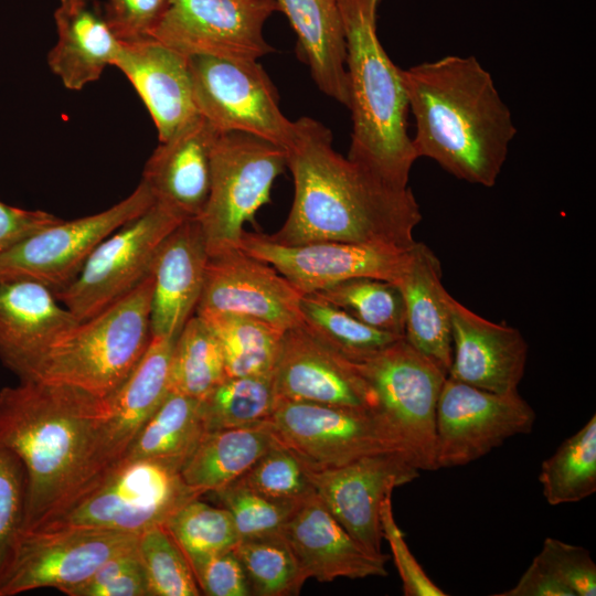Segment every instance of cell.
<instances>
[{
    "label": "cell",
    "instance_id": "cell-1",
    "mask_svg": "<svg viewBox=\"0 0 596 596\" xmlns=\"http://www.w3.org/2000/svg\"><path fill=\"white\" fill-rule=\"evenodd\" d=\"M321 123L301 117L285 148L294 179V201L270 241L283 245L333 241L409 248L422 220L409 189L394 187L332 145Z\"/></svg>",
    "mask_w": 596,
    "mask_h": 596
},
{
    "label": "cell",
    "instance_id": "cell-2",
    "mask_svg": "<svg viewBox=\"0 0 596 596\" xmlns=\"http://www.w3.org/2000/svg\"><path fill=\"white\" fill-rule=\"evenodd\" d=\"M108 400L63 383L20 381L0 391V440L28 475L23 530L67 509L103 476L98 451Z\"/></svg>",
    "mask_w": 596,
    "mask_h": 596
},
{
    "label": "cell",
    "instance_id": "cell-3",
    "mask_svg": "<svg viewBox=\"0 0 596 596\" xmlns=\"http://www.w3.org/2000/svg\"><path fill=\"white\" fill-rule=\"evenodd\" d=\"M417 158L457 179L493 187L517 127L491 74L475 56L447 55L403 70Z\"/></svg>",
    "mask_w": 596,
    "mask_h": 596
},
{
    "label": "cell",
    "instance_id": "cell-4",
    "mask_svg": "<svg viewBox=\"0 0 596 596\" xmlns=\"http://www.w3.org/2000/svg\"><path fill=\"white\" fill-rule=\"evenodd\" d=\"M349 105L352 118L348 158L385 182L407 188L418 159L408 134V96L397 67L376 33L373 0H340Z\"/></svg>",
    "mask_w": 596,
    "mask_h": 596
},
{
    "label": "cell",
    "instance_id": "cell-5",
    "mask_svg": "<svg viewBox=\"0 0 596 596\" xmlns=\"http://www.w3.org/2000/svg\"><path fill=\"white\" fill-rule=\"evenodd\" d=\"M152 277L56 339L24 380L63 383L108 400L151 341Z\"/></svg>",
    "mask_w": 596,
    "mask_h": 596
},
{
    "label": "cell",
    "instance_id": "cell-6",
    "mask_svg": "<svg viewBox=\"0 0 596 596\" xmlns=\"http://www.w3.org/2000/svg\"><path fill=\"white\" fill-rule=\"evenodd\" d=\"M286 167V150L274 142L238 131L219 134L209 196L196 219L209 256L240 248L244 224L270 201L273 184Z\"/></svg>",
    "mask_w": 596,
    "mask_h": 596
},
{
    "label": "cell",
    "instance_id": "cell-7",
    "mask_svg": "<svg viewBox=\"0 0 596 596\" xmlns=\"http://www.w3.org/2000/svg\"><path fill=\"white\" fill-rule=\"evenodd\" d=\"M199 497L180 471L168 465L121 460L60 515L38 528L78 526L141 534L164 525L181 505Z\"/></svg>",
    "mask_w": 596,
    "mask_h": 596
},
{
    "label": "cell",
    "instance_id": "cell-8",
    "mask_svg": "<svg viewBox=\"0 0 596 596\" xmlns=\"http://www.w3.org/2000/svg\"><path fill=\"white\" fill-rule=\"evenodd\" d=\"M419 470H435L436 411L447 373L405 338L353 362Z\"/></svg>",
    "mask_w": 596,
    "mask_h": 596
},
{
    "label": "cell",
    "instance_id": "cell-9",
    "mask_svg": "<svg viewBox=\"0 0 596 596\" xmlns=\"http://www.w3.org/2000/svg\"><path fill=\"white\" fill-rule=\"evenodd\" d=\"M269 424L277 439L312 469L382 453L408 456L397 430L373 408L278 398Z\"/></svg>",
    "mask_w": 596,
    "mask_h": 596
},
{
    "label": "cell",
    "instance_id": "cell-10",
    "mask_svg": "<svg viewBox=\"0 0 596 596\" xmlns=\"http://www.w3.org/2000/svg\"><path fill=\"white\" fill-rule=\"evenodd\" d=\"M138 536L78 526L22 530L0 573V596L44 587L67 595L109 558L134 549Z\"/></svg>",
    "mask_w": 596,
    "mask_h": 596
},
{
    "label": "cell",
    "instance_id": "cell-11",
    "mask_svg": "<svg viewBox=\"0 0 596 596\" xmlns=\"http://www.w3.org/2000/svg\"><path fill=\"white\" fill-rule=\"evenodd\" d=\"M188 64L198 113L219 132L289 145L295 120L283 114L277 91L257 61L192 55Z\"/></svg>",
    "mask_w": 596,
    "mask_h": 596
},
{
    "label": "cell",
    "instance_id": "cell-12",
    "mask_svg": "<svg viewBox=\"0 0 596 596\" xmlns=\"http://www.w3.org/2000/svg\"><path fill=\"white\" fill-rule=\"evenodd\" d=\"M183 217L155 202L146 212L107 236L79 274L56 298L81 322L136 288L149 274L163 240Z\"/></svg>",
    "mask_w": 596,
    "mask_h": 596
},
{
    "label": "cell",
    "instance_id": "cell-13",
    "mask_svg": "<svg viewBox=\"0 0 596 596\" xmlns=\"http://www.w3.org/2000/svg\"><path fill=\"white\" fill-rule=\"evenodd\" d=\"M153 203L141 180L127 198L107 210L72 221L61 219L1 253L0 277H28L56 292L76 278L107 236Z\"/></svg>",
    "mask_w": 596,
    "mask_h": 596
},
{
    "label": "cell",
    "instance_id": "cell-14",
    "mask_svg": "<svg viewBox=\"0 0 596 596\" xmlns=\"http://www.w3.org/2000/svg\"><path fill=\"white\" fill-rule=\"evenodd\" d=\"M276 0H169L151 38L181 55L257 61L274 49L263 29Z\"/></svg>",
    "mask_w": 596,
    "mask_h": 596
},
{
    "label": "cell",
    "instance_id": "cell-15",
    "mask_svg": "<svg viewBox=\"0 0 596 596\" xmlns=\"http://www.w3.org/2000/svg\"><path fill=\"white\" fill-rule=\"evenodd\" d=\"M535 417L518 392L498 394L447 376L436 411L435 470L468 465L531 433Z\"/></svg>",
    "mask_w": 596,
    "mask_h": 596
},
{
    "label": "cell",
    "instance_id": "cell-16",
    "mask_svg": "<svg viewBox=\"0 0 596 596\" xmlns=\"http://www.w3.org/2000/svg\"><path fill=\"white\" fill-rule=\"evenodd\" d=\"M315 493L336 520L369 553L383 555L381 507L394 489L419 476L401 451L365 456L322 469L307 467Z\"/></svg>",
    "mask_w": 596,
    "mask_h": 596
},
{
    "label": "cell",
    "instance_id": "cell-17",
    "mask_svg": "<svg viewBox=\"0 0 596 596\" xmlns=\"http://www.w3.org/2000/svg\"><path fill=\"white\" fill-rule=\"evenodd\" d=\"M240 248L272 265L302 294L355 277L395 284L409 249L333 241L283 245L248 232L243 233Z\"/></svg>",
    "mask_w": 596,
    "mask_h": 596
},
{
    "label": "cell",
    "instance_id": "cell-18",
    "mask_svg": "<svg viewBox=\"0 0 596 596\" xmlns=\"http://www.w3.org/2000/svg\"><path fill=\"white\" fill-rule=\"evenodd\" d=\"M302 295L272 265L234 248L209 256L194 313H236L286 331L304 323Z\"/></svg>",
    "mask_w": 596,
    "mask_h": 596
},
{
    "label": "cell",
    "instance_id": "cell-19",
    "mask_svg": "<svg viewBox=\"0 0 596 596\" xmlns=\"http://www.w3.org/2000/svg\"><path fill=\"white\" fill-rule=\"evenodd\" d=\"M279 400L375 409L366 382L304 323L284 331L273 371Z\"/></svg>",
    "mask_w": 596,
    "mask_h": 596
},
{
    "label": "cell",
    "instance_id": "cell-20",
    "mask_svg": "<svg viewBox=\"0 0 596 596\" xmlns=\"http://www.w3.org/2000/svg\"><path fill=\"white\" fill-rule=\"evenodd\" d=\"M449 310L453 359L447 376L498 394L518 392L528 359L521 332L480 317L453 296Z\"/></svg>",
    "mask_w": 596,
    "mask_h": 596
},
{
    "label": "cell",
    "instance_id": "cell-21",
    "mask_svg": "<svg viewBox=\"0 0 596 596\" xmlns=\"http://www.w3.org/2000/svg\"><path fill=\"white\" fill-rule=\"evenodd\" d=\"M76 323L47 286L28 277H0V360L20 380Z\"/></svg>",
    "mask_w": 596,
    "mask_h": 596
},
{
    "label": "cell",
    "instance_id": "cell-22",
    "mask_svg": "<svg viewBox=\"0 0 596 596\" xmlns=\"http://www.w3.org/2000/svg\"><path fill=\"white\" fill-rule=\"evenodd\" d=\"M209 253L201 224L190 219L160 244L151 264V338H177L194 315Z\"/></svg>",
    "mask_w": 596,
    "mask_h": 596
},
{
    "label": "cell",
    "instance_id": "cell-23",
    "mask_svg": "<svg viewBox=\"0 0 596 596\" xmlns=\"http://www.w3.org/2000/svg\"><path fill=\"white\" fill-rule=\"evenodd\" d=\"M281 533L308 578L328 583L387 575V555L369 553L316 493L297 505Z\"/></svg>",
    "mask_w": 596,
    "mask_h": 596
},
{
    "label": "cell",
    "instance_id": "cell-24",
    "mask_svg": "<svg viewBox=\"0 0 596 596\" xmlns=\"http://www.w3.org/2000/svg\"><path fill=\"white\" fill-rule=\"evenodd\" d=\"M113 66L130 81L151 115L159 141L199 116L188 57L153 38L120 42Z\"/></svg>",
    "mask_w": 596,
    "mask_h": 596
},
{
    "label": "cell",
    "instance_id": "cell-25",
    "mask_svg": "<svg viewBox=\"0 0 596 596\" xmlns=\"http://www.w3.org/2000/svg\"><path fill=\"white\" fill-rule=\"evenodd\" d=\"M219 131L201 115L155 149L142 181L155 202L184 220L198 219L211 184V155Z\"/></svg>",
    "mask_w": 596,
    "mask_h": 596
},
{
    "label": "cell",
    "instance_id": "cell-26",
    "mask_svg": "<svg viewBox=\"0 0 596 596\" xmlns=\"http://www.w3.org/2000/svg\"><path fill=\"white\" fill-rule=\"evenodd\" d=\"M405 308V340L448 373L453 359L450 294L441 283V265L424 243L415 242L394 284Z\"/></svg>",
    "mask_w": 596,
    "mask_h": 596
},
{
    "label": "cell",
    "instance_id": "cell-27",
    "mask_svg": "<svg viewBox=\"0 0 596 596\" xmlns=\"http://www.w3.org/2000/svg\"><path fill=\"white\" fill-rule=\"evenodd\" d=\"M177 338H151L129 376L108 398L110 414L102 430L98 462L104 475L126 455L131 443L163 402Z\"/></svg>",
    "mask_w": 596,
    "mask_h": 596
},
{
    "label": "cell",
    "instance_id": "cell-28",
    "mask_svg": "<svg viewBox=\"0 0 596 596\" xmlns=\"http://www.w3.org/2000/svg\"><path fill=\"white\" fill-rule=\"evenodd\" d=\"M54 20L57 40L49 67L66 88L81 91L113 65L120 42L96 0H60Z\"/></svg>",
    "mask_w": 596,
    "mask_h": 596
},
{
    "label": "cell",
    "instance_id": "cell-29",
    "mask_svg": "<svg viewBox=\"0 0 596 596\" xmlns=\"http://www.w3.org/2000/svg\"><path fill=\"white\" fill-rule=\"evenodd\" d=\"M297 35V51L319 89L348 107L345 35L340 0H276Z\"/></svg>",
    "mask_w": 596,
    "mask_h": 596
},
{
    "label": "cell",
    "instance_id": "cell-30",
    "mask_svg": "<svg viewBox=\"0 0 596 596\" xmlns=\"http://www.w3.org/2000/svg\"><path fill=\"white\" fill-rule=\"evenodd\" d=\"M277 441L269 422L206 432L181 477L201 496L215 492L244 476Z\"/></svg>",
    "mask_w": 596,
    "mask_h": 596
},
{
    "label": "cell",
    "instance_id": "cell-31",
    "mask_svg": "<svg viewBox=\"0 0 596 596\" xmlns=\"http://www.w3.org/2000/svg\"><path fill=\"white\" fill-rule=\"evenodd\" d=\"M206 432L201 400L170 391L121 460H151L181 471Z\"/></svg>",
    "mask_w": 596,
    "mask_h": 596
},
{
    "label": "cell",
    "instance_id": "cell-32",
    "mask_svg": "<svg viewBox=\"0 0 596 596\" xmlns=\"http://www.w3.org/2000/svg\"><path fill=\"white\" fill-rule=\"evenodd\" d=\"M195 315L216 337L227 376L273 374L284 331L258 319L236 313Z\"/></svg>",
    "mask_w": 596,
    "mask_h": 596
},
{
    "label": "cell",
    "instance_id": "cell-33",
    "mask_svg": "<svg viewBox=\"0 0 596 596\" xmlns=\"http://www.w3.org/2000/svg\"><path fill=\"white\" fill-rule=\"evenodd\" d=\"M226 376L216 337L198 315H192L174 341L169 370L170 391L202 400Z\"/></svg>",
    "mask_w": 596,
    "mask_h": 596
},
{
    "label": "cell",
    "instance_id": "cell-34",
    "mask_svg": "<svg viewBox=\"0 0 596 596\" xmlns=\"http://www.w3.org/2000/svg\"><path fill=\"white\" fill-rule=\"evenodd\" d=\"M551 505L578 502L596 491V416L546 458L539 473Z\"/></svg>",
    "mask_w": 596,
    "mask_h": 596
},
{
    "label": "cell",
    "instance_id": "cell-35",
    "mask_svg": "<svg viewBox=\"0 0 596 596\" xmlns=\"http://www.w3.org/2000/svg\"><path fill=\"white\" fill-rule=\"evenodd\" d=\"M273 374L226 376L201 400L206 430L260 425L277 405Z\"/></svg>",
    "mask_w": 596,
    "mask_h": 596
},
{
    "label": "cell",
    "instance_id": "cell-36",
    "mask_svg": "<svg viewBox=\"0 0 596 596\" xmlns=\"http://www.w3.org/2000/svg\"><path fill=\"white\" fill-rule=\"evenodd\" d=\"M300 310L304 324L351 362H361L404 338L370 327L315 294L302 295Z\"/></svg>",
    "mask_w": 596,
    "mask_h": 596
},
{
    "label": "cell",
    "instance_id": "cell-37",
    "mask_svg": "<svg viewBox=\"0 0 596 596\" xmlns=\"http://www.w3.org/2000/svg\"><path fill=\"white\" fill-rule=\"evenodd\" d=\"M233 550L252 595H298L308 579L283 533L240 540Z\"/></svg>",
    "mask_w": 596,
    "mask_h": 596
},
{
    "label": "cell",
    "instance_id": "cell-38",
    "mask_svg": "<svg viewBox=\"0 0 596 596\" xmlns=\"http://www.w3.org/2000/svg\"><path fill=\"white\" fill-rule=\"evenodd\" d=\"M312 294L370 327L404 337V301L400 289L393 283L372 277H355Z\"/></svg>",
    "mask_w": 596,
    "mask_h": 596
},
{
    "label": "cell",
    "instance_id": "cell-39",
    "mask_svg": "<svg viewBox=\"0 0 596 596\" xmlns=\"http://www.w3.org/2000/svg\"><path fill=\"white\" fill-rule=\"evenodd\" d=\"M191 567L206 557L233 549L240 541L230 512L194 498L164 524Z\"/></svg>",
    "mask_w": 596,
    "mask_h": 596
},
{
    "label": "cell",
    "instance_id": "cell-40",
    "mask_svg": "<svg viewBox=\"0 0 596 596\" xmlns=\"http://www.w3.org/2000/svg\"><path fill=\"white\" fill-rule=\"evenodd\" d=\"M137 552L150 596L201 595L187 556L164 525L153 526L139 534Z\"/></svg>",
    "mask_w": 596,
    "mask_h": 596
},
{
    "label": "cell",
    "instance_id": "cell-41",
    "mask_svg": "<svg viewBox=\"0 0 596 596\" xmlns=\"http://www.w3.org/2000/svg\"><path fill=\"white\" fill-rule=\"evenodd\" d=\"M270 499L300 503L315 493L307 466L279 440L237 479Z\"/></svg>",
    "mask_w": 596,
    "mask_h": 596
},
{
    "label": "cell",
    "instance_id": "cell-42",
    "mask_svg": "<svg viewBox=\"0 0 596 596\" xmlns=\"http://www.w3.org/2000/svg\"><path fill=\"white\" fill-rule=\"evenodd\" d=\"M213 493L230 512L240 540L281 533L299 504L270 499L238 480Z\"/></svg>",
    "mask_w": 596,
    "mask_h": 596
},
{
    "label": "cell",
    "instance_id": "cell-43",
    "mask_svg": "<svg viewBox=\"0 0 596 596\" xmlns=\"http://www.w3.org/2000/svg\"><path fill=\"white\" fill-rule=\"evenodd\" d=\"M28 475L19 456L0 440V573L24 528Z\"/></svg>",
    "mask_w": 596,
    "mask_h": 596
},
{
    "label": "cell",
    "instance_id": "cell-44",
    "mask_svg": "<svg viewBox=\"0 0 596 596\" xmlns=\"http://www.w3.org/2000/svg\"><path fill=\"white\" fill-rule=\"evenodd\" d=\"M68 596H150L137 545L105 562Z\"/></svg>",
    "mask_w": 596,
    "mask_h": 596
},
{
    "label": "cell",
    "instance_id": "cell-45",
    "mask_svg": "<svg viewBox=\"0 0 596 596\" xmlns=\"http://www.w3.org/2000/svg\"><path fill=\"white\" fill-rule=\"evenodd\" d=\"M536 556L574 596L596 595V564L586 549L546 538Z\"/></svg>",
    "mask_w": 596,
    "mask_h": 596
},
{
    "label": "cell",
    "instance_id": "cell-46",
    "mask_svg": "<svg viewBox=\"0 0 596 596\" xmlns=\"http://www.w3.org/2000/svg\"><path fill=\"white\" fill-rule=\"evenodd\" d=\"M380 518L383 539H386L391 546L394 563L402 581L404 595L445 596L446 593L427 576L409 551L403 532L394 519L392 494L387 496L383 501Z\"/></svg>",
    "mask_w": 596,
    "mask_h": 596
},
{
    "label": "cell",
    "instance_id": "cell-47",
    "mask_svg": "<svg viewBox=\"0 0 596 596\" xmlns=\"http://www.w3.org/2000/svg\"><path fill=\"white\" fill-rule=\"evenodd\" d=\"M169 0H107L106 21L119 42L129 43L151 38Z\"/></svg>",
    "mask_w": 596,
    "mask_h": 596
},
{
    "label": "cell",
    "instance_id": "cell-48",
    "mask_svg": "<svg viewBox=\"0 0 596 596\" xmlns=\"http://www.w3.org/2000/svg\"><path fill=\"white\" fill-rule=\"evenodd\" d=\"M201 594L207 596H248L244 568L233 549L213 554L192 566Z\"/></svg>",
    "mask_w": 596,
    "mask_h": 596
},
{
    "label": "cell",
    "instance_id": "cell-49",
    "mask_svg": "<svg viewBox=\"0 0 596 596\" xmlns=\"http://www.w3.org/2000/svg\"><path fill=\"white\" fill-rule=\"evenodd\" d=\"M61 219L41 210H25L0 201V254Z\"/></svg>",
    "mask_w": 596,
    "mask_h": 596
},
{
    "label": "cell",
    "instance_id": "cell-50",
    "mask_svg": "<svg viewBox=\"0 0 596 596\" xmlns=\"http://www.w3.org/2000/svg\"><path fill=\"white\" fill-rule=\"evenodd\" d=\"M499 596H574L570 588L538 556L518 583Z\"/></svg>",
    "mask_w": 596,
    "mask_h": 596
},
{
    "label": "cell",
    "instance_id": "cell-51",
    "mask_svg": "<svg viewBox=\"0 0 596 596\" xmlns=\"http://www.w3.org/2000/svg\"><path fill=\"white\" fill-rule=\"evenodd\" d=\"M374 6L377 8L380 0H373Z\"/></svg>",
    "mask_w": 596,
    "mask_h": 596
}]
</instances>
